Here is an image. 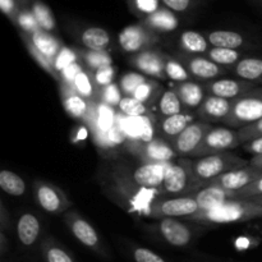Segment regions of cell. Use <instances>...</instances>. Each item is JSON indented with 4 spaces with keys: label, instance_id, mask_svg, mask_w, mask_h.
<instances>
[{
    "label": "cell",
    "instance_id": "7a4b0ae2",
    "mask_svg": "<svg viewBox=\"0 0 262 262\" xmlns=\"http://www.w3.org/2000/svg\"><path fill=\"white\" fill-rule=\"evenodd\" d=\"M146 230L160 242L174 248H187L205 232V224L181 219H160L147 225Z\"/></svg>",
    "mask_w": 262,
    "mask_h": 262
},
{
    "label": "cell",
    "instance_id": "bcb514c9",
    "mask_svg": "<svg viewBox=\"0 0 262 262\" xmlns=\"http://www.w3.org/2000/svg\"><path fill=\"white\" fill-rule=\"evenodd\" d=\"M81 56H79L78 50L76 49L67 48V46H63V49L60 50V53L56 55V58L54 59V66H55L56 71L60 73L64 68H67L71 64L76 63V61H79Z\"/></svg>",
    "mask_w": 262,
    "mask_h": 262
},
{
    "label": "cell",
    "instance_id": "f546056e",
    "mask_svg": "<svg viewBox=\"0 0 262 262\" xmlns=\"http://www.w3.org/2000/svg\"><path fill=\"white\" fill-rule=\"evenodd\" d=\"M179 45L181 49L188 55H206L207 51L210 50V42L206 36L197 31H184L181 33L179 37Z\"/></svg>",
    "mask_w": 262,
    "mask_h": 262
},
{
    "label": "cell",
    "instance_id": "30bf717a",
    "mask_svg": "<svg viewBox=\"0 0 262 262\" xmlns=\"http://www.w3.org/2000/svg\"><path fill=\"white\" fill-rule=\"evenodd\" d=\"M33 193L38 206L48 214H66L72 207V201L66 192L50 182L36 181L33 184Z\"/></svg>",
    "mask_w": 262,
    "mask_h": 262
},
{
    "label": "cell",
    "instance_id": "94428289",
    "mask_svg": "<svg viewBox=\"0 0 262 262\" xmlns=\"http://www.w3.org/2000/svg\"><path fill=\"white\" fill-rule=\"evenodd\" d=\"M18 2H19V3H22V4H26V3H27L28 0H18Z\"/></svg>",
    "mask_w": 262,
    "mask_h": 262
},
{
    "label": "cell",
    "instance_id": "52a82bcc",
    "mask_svg": "<svg viewBox=\"0 0 262 262\" xmlns=\"http://www.w3.org/2000/svg\"><path fill=\"white\" fill-rule=\"evenodd\" d=\"M262 119V87L258 86L248 94L232 101V109L224 123L229 128L247 127Z\"/></svg>",
    "mask_w": 262,
    "mask_h": 262
},
{
    "label": "cell",
    "instance_id": "11a10c76",
    "mask_svg": "<svg viewBox=\"0 0 262 262\" xmlns=\"http://www.w3.org/2000/svg\"><path fill=\"white\" fill-rule=\"evenodd\" d=\"M243 146V150L246 152L251 154L252 156H258L262 155V137L256 138V140L250 141V142L245 143Z\"/></svg>",
    "mask_w": 262,
    "mask_h": 262
},
{
    "label": "cell",
    "instance_id": "e0dca14e",
    "mask_svg": "<svg viewBox=\"0 0 262 262\" xmlns=\"http://www.w3.org/2000/svg\"><path fill=\"white\" fill-rule=\"evenodd\" d=\"M165 56L166 54L161 50L151 48L130 56L129 63L145 76L154 79H166Z\"/></svg>",
    "mask_w": 262,
    "mask_h": 262
},
{
    "label": "cell",
    "instance_id": "d6a6232c",
    "mask_svg": "<svg viewBox=\"0 0 262 262\" xmlns=\"http://www.w3.org/2000/svg\"><path fill=\"white\" fill-rule=\"evenodd\" d=\"M20 37H22L23 43H25V46H26V49H27L28 54L32 56L33 60L37 63V66L40 67L41 69H43V71H45L46 73L49 74V76L53 77L55 81L60 82V74H59V72L55 69V66H54V60H51L50 58H48L46 55H43V54L41 53L38 49H36L35 46H33V43L31 42L30 38H28L27 33L20 32Z\"/></svg>",
    "mask_w": 262,
    "mask_h": 262
},
{
    "label": "cell",
    "instance_id": "277c9868",
    "mask_svg": "<svg viewBox=\"0 0 262 262\" xmlns=\"http://www.w3.org/2000/svg\"><path fill=\"white\" fill-rule=\"evenodd\" d=\"M202 188L192 168V160L178 158L169 163L163 184V197L191 196Z\"/></svg>",
    "mask_w": 262,
    "mask_h": 262
},
{
    "label": "cell",
    "instance_id": "7dc6e473",
    "mask_svg": "<svg viewBox=\"0 0 262 262\" xmlns=\"http://www.w3.org/2000/svg\"><path fill=\"white\" fill-rule=\"evenodd\" d=\"M159 2L160 0H129V5L136 14L145 19L147 15L152 14L160 8Z\"/></svg>",
    "mask_w": 262,
    "mask_h": 262
},
{
    "label": "cell",
    "instance_id": "8d00e7d4",
    "mask_svg": "<svg viewBox=\"0 0 262 262\" xmlns=\"http://www.w3.org/2000/svg\"><path fill=\"white\" fill-rule=\"evenodd\" d=\"M206 56L220 67H234L241 60V53L238 50L223 48H210Z\"/></svg>",
    "mask_w": 262,
    "mask_h": 262
},
{
    "label": "cell",
    "instance_id": "9c48e42d",
    "mask_svg": "<svg viewBox=\"0 0 262 262\" xmlns=\"http://www.w3.org/2000/svg\"><path fill=\"white\" fill-rule=\"evenodd\" d=\"M239 146H242V142L238 135V129H232L228 127H212L202 140L193 158L228 152Z\"/></svg>",
    "mask_w": 262,
    "mask_h": 262
},
{
    "label": "cell",
    "instance_id": "e575fe53",
    "mask_svg": "<svg viewBox=\"0 0 262 262\" xmlns=\"http://www.w3.org/2000/svg\"><path fill=\"white\" fill-rule=\"evenodd\" d=\"M0 187L9 196L19 197L26 193L25 181L12 170L0 171Z\"/></svg>",
    "mask_w": 262,
    "mask_h": 262
},
{
    "label": "cell",
    "instance_id": "ba28073f",
    "mask_svg": "<svg viewBox=\"0 0 262 262\" xmlns=\"http://www.w3.org/2000/svg\"><path fill=\"white\" fill-rule=\"evenodd\" d=\"M200 212L199 204L193 196L161 197L155 200L145 212L152 219H187Z\"/></svg>",
    "mask_w": 262,
    "mask_h": 262
},
{
    "label": "cell",
    "instance_id": "d590c367",
    "mask_svg": "<svg viewBox=\"0 0 262 262\" xmlns=\"http://www.w3.org/2000/svg\"><path fill=\"white\" fill-rule=\"evenodd\" d=\"M79 56L83 60V63L92 71L102 68L106 66H113V58L107 50H78Z\"/></svg>",
    "mask_w": 262,
    "mask_h": 262
},
{
    "label": "cell",
    "instance_id": "484cf974",
    "mask_svg": "<svg viewBox=\"0 0 262 262\" xmlns=\"http://www.w3.org/2000/svg\"><path fill=\"white\" fill-rule=\"evenodd\" d=\"M233 72L238 78L262 86V58L247 56L243 58L233 67Z\"/></svg>",
    "mask_w": 262,
    "mask_h": 262
},
{
    "label": "cell",
    "instance_id": "8992f818",
    "mask_svg": "<svg viewBox=\"0 0 262 262\" xmlns=\"http://www.w3.org/2000/svg\"><path fill=\"white\" fill-rule=\"evenodd\" d=\"M63 219L67 228L71 234L76 238L77 242L81 243L83 247H86L87 250L94 252L99 257L109 260V250L91 223L87 222L76 210H68L66 214H63Z\"/></svg>",
    "mask_w": 262,
    "mask_h": 262
},
{
    "label": "cell",
    "instance_id": "1f68e13d",
    "mask_svg": "<svg viewBox=\"0 0 262 262\" xmlns=\"http://www.w3.org/2000/svg\"><path fill=\"white\" fill-rule=\"evenodd\" d=\"M72 87L74 89V91L78 95H81L83 99H86L87 101L94 102L99 101V87L96 86L94 81V76L92 73H90L89 71H82L81 73L78 74L76 79H74Z\"/></svg>",
    "mask_w": 262,
    "mask_h": 262
},
{
    "label": "cell",
    "instance_id": "db71d44e",
    "mask_svg": "<svg viewBox=\"0 0 262 262\" xmlns=\"http://www.w3.org/2000/svg\"><path fill=\"white\" fill-rule=\"evenodd\" d=\"M165 8L176 13L187 12L192 7V0H161Z\"/></svg>",
    "mask_w": 262,
    "mask_h": 262
},
{
    "label": "cell",
    "instance_id": "816d5d0a",
    "mask_svg": "<svg viewBox=\"0 0 262 262\" xmlns=\"http://www.w3.org/2000/svg\"><path fill=\"white\" fill-rule=\"evenodd\" d=\"M82 71H84V69L79 61H76V63L71 64V66H68L67 68H64L63 71L59 73L60 74V82H59V84L64 83V84H71L72 86L74 82V79L78 77V74L81 73Z\"/></svg>",
    "mask_w": 262,
    "mask_h": 262
},
{
    "label": "cell",
    "instance_id": "9a60e30c",
    "mask_svg": "<svg viewBox=\"0 0 262 262\" xmlns=\"http://www.w3.org/2000/svg\"><path fill=\"white\" fill-rule=\"evenodd\" d=\"M179 61L186 67L188 73L191 74L192 79H196L200 83H207L210 81L217 79V77L225 73L224 67L217 66L207 56L201 55H188V54H181L177 56Z\"/></svg>",
    "mask_w": 262,
    "mask_h": 262
},
{
    "label": "cell",
    "instance_id": "6f0895ef",
    "mask_svg": "<svg viewBox=\"0 0 262 262\" xmlns=\"http://www.w3.org/2000/svg\"><path fill=\"white\" fill-rule=\"evenodd\" d=\"M8 251H9V241L4 232H0V255L2 257L7 255Z\"/></svg>",
    "mask_w": 262,
    "mask_h": 262
},
{
    "label": "cell",
    "instance_id": "d6986e66",
    "mask_svg": "<svg viewBox=\"0 0 262 262\" xmlns=\"http://www.w3.org/2000/svg\"><path fill=\"white\" fill-rule=\"evenodd\" d=\"M232 109V101L222 97L207 95L202 104L197 107L194 112L197 120L207 123V124H214V123H223L225 118L229 115Z\"/></svg>",
    "mask_w": 262,
    "mask_h": 262
},
{
    "label": "cell",
    "instance_id": "ac0fdd59",
    "mask_svg": "<svg viewBox=\"0 0 262 262\" xmlns=\"http://www.w3.org/2000/svg\"><path fill=\"white\" fill-rule=\"evenodd\" d=\"M204 87L207 95H212V96L233 101V100L248 94L258 86L252 82L241 78H217L204 83Z\"/></svg>",
    "mask_w": 262,
    "mask_h": 262
},
{
    "label": "cell",
    "instance_id": "8fae6325",
    "mask_svg": "<svg viewBox=\"0 0 262 262\" xmlns=\"http://www.w3.org/2000/svg\"><path fill=\"white\" fill-rule=\"evenodd\" d=\"M119 45L125 53L137 54L143 50L154 48L159 42V35L151 31L147 26L143 23L138 25H130L123 28L119 33Z\"/></svg>",
    "mask_w": 262,
    "mask_h": 262
},
{
    "label": "cell",
    "instance_id": "60d3db41",
    "mask_svg": "<svg viewBox=\"0 0 262 262\" xmlns=\"http://www.w3.org/2000/svg\"><path fill=\"white\" fill-rule=\"evenodd\" d=\"M127 252L135 262H169L155 251L138 246L136 243H129L127 246Z\"/></svg>",
    "mask_w": 262,
    "mask_h": 262
},
{
    "label": "cell",
    "instance_id": "f907efd6",
    "mask_svg": "<svg viewBox=\"0 0 262 262\" xmlns=\"http://www.w3.org/2000/svg\"><path fill=\"white\" fill-rule=\"evenodd\" d=\"M238 135H239L242 145L250 142V141L256 140V138L262 137V119L257 120L253 124L247 125V127L239 128L238 129Z\"/></svg>",
    "mask_w": 262,
    "mask_h": 262
},
{
    "label": "cell",
    "instance_id": "4fadbf2b",
    "mask_svg": "<svg viewBox=\"0 0 262 262\" xmlns=\"http://www.w3.org/2000/svg\"><path fill=\"white\" fill-rule=\"evenodd\" d=\"M211 128L212 124H207V123L201 122V120H196L192 124H189L178 137L170 141L177 155L179 158L194 156V152H196L199 146L201 145L202 140Z\"/></svg>",
    "mask_w": 262,
    "mask_h": 262
},
{
    "label": "cell",
    "instance_id": "680465c9",
    "mask_svg": "<svg viewBox=\"0 0 262 262\" xmlns=\"http://www.w3.org/2000/svg\"><path fill=\"white\" fill-rule=\"evenodd\" d=\"M250 165H252L253 168L258 169V170L262 171V155L252 156V159L250 160Z\"/></svg>",
    "mask_w": 262,
    "mask_h": 262
},
{
    "label": "cell",
    "instance_id": "3957f363",
    "mask_svg": "<svg viewBox=\"0 0 262 262\" xmlns=\"http://www.w3.org/2000/svg\"><path fill=\"white\" fill-rule=\"evenodd\" d=\"M262 219V206L251 200H228L210 211L197 212L184 220L201 224H234Z\"/></svg>",
    "mask_w": 262,
    "mask_h": 262
},
{
    "label": "cell",
    "instance_id": "5bb4252c",
    "mask_svg": "<svg viewBox=\"0 0 262 262\" xmlns=\"http://www.w3.org/2000/svg\"><path fill=\"white\" fill-rule=\"evenodd\" d=\"M261 176V170L253 168L252 165L248 164L247 166L234 169V170L228 171V173L212 179L209 183L205 184L204 187H217V188L224 189L225 192H228V193L232 196L233 193H235V192L241 191V189H243L245 187H247L248 184L252 183L255 179H257L258 177Z\"/></svg>",
    "mask_w": 262,
    "mask_h": 262
},
{
    "label": "cell",
    "instance_id": "5b68a950",
    "mask_svg": "<svg viewBox=\"0 0 262 262\" xmlns=\"http://www.w3.org/2000/svg\"><path fill=\"white\" fill-rule=\"evenodd\" d=\"M250 161L245 160L243 158L238 156L237 154L228 151V152L214 154V155L202 156L192 160V168L197 179L201 183L202 188L206 183L212 179L223 176V174L232 171L234 169L247 166Z\"/></svg>",
    "mask_w": 262,
    "mask_h": 262
},
{
    "label": "cell",
    "instance_id": "44dd1931",
    "mask_svg": "<svg viewBox=\"0 0 262 262\" xmlns=\"http://www.w3.org/2000/svg\"><path fill=\"white\" fill-rule=\"evenodd\" d=\"M15 233L20 245L31 248L36 245L41 235V222L32 212H23L15 224Z\"/></svg>",
    "mask_w": 262,
    "mask_h": 262
},
{
    "label": "cell",
    "instance_id": "f1b7e54d",
    "mask_svg": "<svg viewBox=\"0 0 262 262\" xmlns=\"http://www.w3.org/2000/svg\"><path fill=\"white\" fill-rule=\"evenodd\" d=\"M27 36L31 42L33 43V46L38 49L43 55L50 58L51 60H54L56 55L60 53L61 49H63V45H61V42L55 36L43 30H38L36 32L31 33V35L27 33Z\"/></svg>",
    "mask_w": 262,
    "mask_h": 262
},
{
    "label": "cell",
    "instance_id": "f35d334b",
    "mask_svg": "<svg viewBox=\"0 0 262 262\" xmlns=\"http://www.w3.org/2000/svg\"><path fill=\"white\" fill-rule=\"evenodd\" d=\"M165 74L166 78L176 82V83H181V82H186L192 79L191 74L188 73L186 67L178 59L168 55V54L165 56Z\"/></svg>",
    "mask_w": 262,
    "mask_h": 262
},
{
    "label": "cell",
    "instance_id": "9f6ffc18",
    "mask_svg": "<svg viewBox=\"0 0 262 262\" xmlns=\"http://www.w3.org/2000/svg\"><path fill=\"white\" fill-rule=\"evenodd\" d=\"M9 224H10L9 214H8L4 202L2 201V204H0V232H4V233L7 232V229L9 228Z\"/></svg>",
    "mask_w": 262,
    "mask_h": 262
},
{
    "label": "cell",
    "instance_id": "2e32d148",
    "mask_svg": "<svg viewBox=\"0 0 262 262\" xmlns=\"http://www.w3.org/2000/svg\"><path fill=\"white\" fill-rule=\"evenodd\" d=\"M120 127H122L123 133H124L127 148L148 142V141L156 137L155 128H154L150 114L137 118L125 117L124 119H122Z\"/></svg>",
    "mask_w": 262,
    "mask_h": 262
},
{
    "label": "cell",
    "instance_id": "74e56055",
    "mask_svg": "<svg viewBox=\"0 0 262 262\" xmlns=\"http://www.w3.org/2000/svg\"><path fill=\"white\" fill-rule=\"evenodd\" d=\"M32 13L35 14L36 19H37L38 26L41 30L46 31V32H53L56 27L55 18H54L53 13H51L50 8L46 4H43L40 0H33L32 3Z\"/></svg>",
    "mask_w": 262,
    "mask_h": 262
},
{
    "label": "cell",
    "instance_id": "c3c4849f",
    "mask_svg": "<svg viewBox=\"0 0 262 262\" xmlns=\"http://www.w3.org/2000/svg\"><path fill=\"white\" fill-rule=\"evenodd\" d=\"M262 196V176L248 184L241 191L235 192L230 196V200H251Z\"/></svg>",
    "mask_w": 262,
    "mask_h": 262
},
{
    "label": "cell",
    "instance_id": "ab89813d",
    "mask_svg": "<svg viewBox=\"0 0 262 262\" xmlns=\"http://www.w3.org/2000/svg\"><path fill=\"white\" fill-rule=\"evenodd\" d=\"M118 110L124 117L130 118L145 117V115L150 114L147 105L138 101V100H136L132 96H123L122 101H120L119 106H118Z\"/></svg>",
    "mask_w": 262,
    "mask_h": 262
},
{
    "label": "cell",
    "instance_id": "836d02e7",
    "mask_svg": "<svg viewBox=\"0 0 262 262\" xmlns=\"http://www.w3.org/2000/svg\"><path fill=\"white\" fill-rule=\"evenodd\" d=\"M158 105L159 112L163 117H170V115L179 114L183 110H186L181 99H179L178 94L174 91V89L165 90L164 92H161L158 99Z\"/></svg>",
    "mask_w": 262,
    "mask_h": 262
},
{
    "label": "cell",
    "instance_id": "7bdbcfd3",
    "mask_svg": "<svg viewBox=\"0 0 262 262\" xmlns=\"http://www.w3.org/2000/svg\"><path fill=\"white\" fill-rule=\"evenodd\" d=\"M147 77L145 74L140 73V72H128L124 76L120 78L119 81V87L122 90L123 95L124 96H132L135 94L136 90L141 86L142 83H145L147 81Z\"/></svg>",
    "mask_w": 262,
    "mask_h": 262
},
{
    "label": "cell",
    "instance_id": "cb8c5ba5",
    "mask_svg": "<svg viewBox=\"0 0 262 262\" xmlns=\"http://www.w3.org/2000/svg\"><path fill=\"white\" fill-rule=\"evenodd\" d=\"M145 26H147L151 31L155 33H168L173 32L178 28V18L176 17L174 12L169 10L168 8H159L152 14L147 15L142 20Z\"/></svg>",
    "mask_w": 262,
    "mask_h": 262
},
{
    "label": "cell",
    "instance_id": "603a6c76",
    "mask_svg": "<svg viewBox=\"0 0 262 262\" xmlns=\"http://www.w3.org/2000/svg\"><path fill=\"white\" fill-rule=\"evenodd\" d=\"M174 91L178 94L184 109L193 113L196 112L197 107L202 104L205 97L207 96L204 84L193 81V79L181 82V83H176Z\"/></svg>",
    "mask_w": 262,
    "mask_h": 262
},
{
    "label": "cell",
    "instance_id": "4dcf8cb0",
    "mask_svg": "<svg viewBox=\"0 0 262 262\" xmlns=\"http://www.w3.org/2000/svg\"><path fill=\"white\" fill-rule=\"evenodd\" d=\"M79 41L90 50H106L112 42V37L105 28L87 27L79 35Z\"/></svg>",
    "mask_w": 262,
    "mask_h": 262
},
{
    "label": "cell",
    "instance_id": "d4e9b609",
    "mask_svg": "<svg viewBox=\"0 0 262 262\" xmlns=\"http://www.w3.org/2000/svg\"><path fill=\"white\" fill-rule=\"evenodd\" d=\"M211 48H223L238 50L247 45L248 40L237 31L229 30H215L206 35Z\"/></svg>",
    "mask_w": 262,
    "mask_h": 262
},
{
    "label": "cell",
    "instance_id": "83f0119b",
    "mask_svg": "<svg viewBox=\"0 0 262 262\" xmlns=\"http://www.w3.org/2000/svg\"><path fill=\"white\" fill-rule=\"evenodd\" d=\"M43 262H77L74 256L53 237H45L40 245Z\"/></svg>",
    "mask_w": 262,
    "mask_h": 262
},
{
    "label": "cell",
    "instance_id": "f5cc1de1",
    "mask_svg": "<svg viewBox=\"0 0 262 262\" xmlns=\"http://www.w3.org/2000/svg\"><path fill=\"white\" fill-rule=\"evenodd\" d=\"M17 2L18 0H0V8H2L3 13H4L12 22H14L15 18H17V14L20 10Z\"/></svg>",
    "mask_w": 262,
    "mask_h": 262
},
{
    "label": "cell",
    "instance_id": "4316f807",
    "mask_svg": "<svg viewBox=\"0 0 262 262\" xmlns=\"http://www.w3.org/2000/svg\"><path fill=\"white\" fill-rule=\"evenodd\" d=\"M192 196L196 199L197 204H199L200 212L210 211L230 200V194L217 187H204Z\"/></svg>",
    "mask_w": 262,
    "mask_h": 262
},
{
    "label": "cell",
    "instance_id": "681fc988",
    "mask_svg": "<svg viewBox=\"0 0 262 262\" xmlns=\"http://www.w3.org/2000/svg\"><path fill=\"white\" fill-rule=\"evenodd\" d=\"M115 68L114 66H106V67H102V68L97 69V71L94 72V81L96 83V86L100 89L102 87H106L109 84L114 83V77H115Z\"/></svg>",
    "mask_w": 262,
    "mask_h": 262
},
{
    "label": "cell",
    "instance_id": "b9f144b4",
    "mask_svg": "<svg viewBox=\"0 0 262 262\" xmlns=\"http://www.w3.org/2000/svg\"><path fill=\"white\" fill-rule=\"evenodd\" d=\"M160 90L161 86L160 83H159V81H155L154 78H148L145 83H142L137 90H136L135 94L132 95V97H135L136 100L147 105L148 102H151L154 99H156V96H160Z\"/></svg>",
    "mask_w": 262,
    "mask_h": 262
},
{
    "label": "cell",
    "instance_id": "7c38bea8",
    "mask_svg": "<svg viewBox=\"0 0 262 262\" xmlns=\"http://www.w3.org/2000/svg\"><path fill=\"white\" fill-rule=\"evenodd\" d=\"M128 150L137 156L141 163L168 164L178 159L171 143L163 137H155L148 142L141 143Z\"/></svg>",
    "mask_w": 262,
    "mask_h": 262
},
{
    "label": "cell",
    "instance_id": "ffe728a7",
    "mask_svg": "<svg viewBox=\"0 0 262 262\" xmlns=\"http://www.w3.org/2000/svg\"><path fill=\"white\" fill-rule=\"evenodd\" d=\"M60 90V99L64 110L71 115L72 118L83 122H89L92 113V104L94 102L87 101L86 99L77 94L71 84H59Z\"/></svg>",
    "mask_w": 262,
    "mask_h": 262
},
{
    "label": "cell",
    "instance_id": "6125c7cd",
    "mask_svg": "<svg viewBox=\"0 0 262 262\" xmlns=\"http://www.w3.org/2000/svg\"><path fill=\"white\" fill-rule=\"evenodd\" d=\"M256 2H257V3H261V4H262V0H256Z\"/></svg>",
    "mask_w": 262,
    "mask_h": 262
},
{
    "label": "cell",
    "instance_id": "f6af8a7d",
    "mask_svg": "<svg viewBox=\"0 0 262 262\" xmlns=\"http://www.w3.org/2000/svg\"><path fill=\"white\" fill-rule=\"evenodd\" d=\"M123 99V92L119 84L112 83L106 87H102L99 91V101L110 107H118Z\"/></svg>",
    "mask_w": 262,
    "mask_h": 262
},
{
    "label": "cell",
    "instance_id": "7402d4cb",
    "mask_svg": "<svg viewBox=\"0 0 262 262\" xmlns=\"http://www.w3.org/2000/svg\"><path fill=\"white\" fill-rule=\"evenodd\" d=\"M196 120L194 113L189 110H183L179 114L170 115V117H163L159 122V133L161 137L170 142Z\"/></svg>",
    "mask_w": 262,
    "mask_h": 262
},
{
    "label": "cell",
    "instance_id": "91938a15",
    "mask_svg": "<svg viewBox=\"0 0 262 262\" xmlns=\"http://www.w3.org/2000/svg\"><path fill=\"white\" fill-rule=\"evenodd\" d=\"M251 201L256 202V204L261 205V206H262V196L261 197H255V199H251Z\"/></svg>",
    "mask_w": 262,
    "mask_h": 262
},
{
    "label": "cell",
    "instance_id": "6da1fadb",
    "mask_svg": "<svg viewBox=\"0 0 262 262\" xmlns=\"http://www.w3.org/2000/svg\"><path fill=\"white\" fill-rule=\"evenodd\" d=\"M168 164L130 165L115 163L109 171V187L123 207L143 215L155 200L163 197V184Z\"/></svg>",
    "mask_w": 262,
    "mask_h": 262
},
{
    "label": "cell",
    "instance_id": "ee69618b",
    "mask_svg": "<svg viewBox=\"0 0 262 262\" xmlns=\"http://www.w3.org/2000/svg\"><path fill=\"white\" fill-rule=\"evenodd\" d=\"M14 23L18 26V27H19L20 32L28 33V35L36 32V31L41 30L40 26H38L37 19H36L35 14L32 13V10L26 9V8H23V9L19 10V13L17 14V18H15Z\"/></svg>",
    "mask_w": 262,
    "mask_h": 262
},
{
    "label": "cell",
    "instance_id": "be15d7a7",
    "mask_svg": "<svg viewBox=\"0 0 262 262\" xmlns=\"http://www.w3.org/2000/svg\"><path fill=\"white\" fill-rule=\"evenodd\" d=\"M261 87H262V86H261Z\"/></svg>",
    "mask_w": 262,
    "mask_h": 262
}]
</instances>
